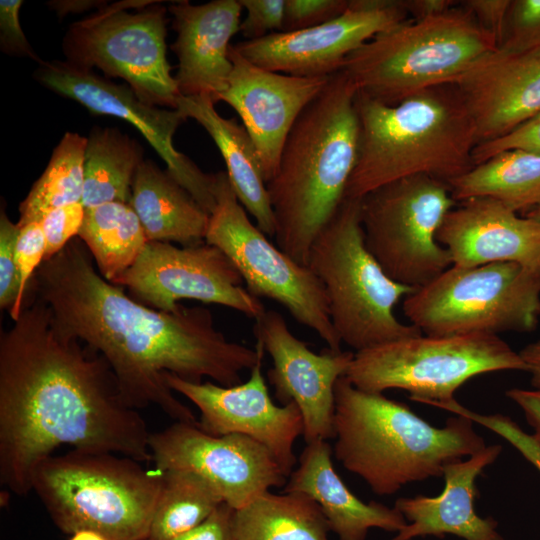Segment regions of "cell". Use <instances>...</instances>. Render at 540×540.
<instances>
[{"mask_svg": "<svg viewBox=\"0 0 540 540\" xmlns=\"http://www.w3.org/2000/svg\"><path fill=\"white\" fill-rule=\"evenodd\" d=\"M498 49L515 53L540 51V0H511Z\"/></svg>", "mask_w": 540, "mask_h": 540, "instance_id": "obj_35", "label": "cell"}, {"mask_svg": "<svg viewBox=\"0 0 540 540\" xmlns=\"http://www.w3.org/2000/svg\"><path fill=\"white\" fill-rule=\"evenodd\" d=\"M69 540H108L99 532L83 529L71 534Z\"/></svg>", "mask_w": 540, "mask_h": 540, "instance_id": "obj_48", "label": "cell"}, {"mask_svg": "<svg viewBox=\"0 0 540 540\" xmlns=\"http://www.w3.org/2000/svg\"><path fill=\"white\" fill-rule=\"evenodd\" d=\"M232 71L217 101L230 105L253 140L266 184L275 175L280 155L302 111L322 92L330 76L299 77L269 71L230 46Z\"/></svg>", "mask_w": 540, "mask_h": 540, "instance_id": "obj_20", "label": "cell"}, {"mask_svg": "<svg viewBox=\"0 0 540 540\" xmlns=\"http://www.w3.org/2000/svg\"><path fill=\"white\" fill-rule=\"evenodd\" d=\"M453 84L473 117L477 144L496 139L540 112V51L497 49Z\"/></svg>", "mask_w": 540, "mask_h": 540, "instance_id": "obj_22", "label": "cell"}, {"mask_svg": "<svg viewBox=\"0 0 540 540\" xmlns=\"http://www.w3.org/2000/svg\"><path fill=\"white\" fill-rule=\"evenodd\" d=\"M79 237L36 271L28 293L43 301L58 326L100 353L113 370L127 403L156 406L177 422L198 424L165 380L170 373L192 383L204 377L221 386L241 383V373L264 357L229 341L205 307L174 312L147 307L105 280Z\"/></svg>", "mask_w": 540, "mask_h": 540, "instance_id": "obj_2", "label": "cell"}, {"mask_svg": "<svg viewBox=\"0 0 540 540\" xmlns=\"http://www.w3.org/2000/svg\"><path fill=\"white\" fill-rule=\"evenodd\" d=\"M234 263L218 247L206 242L175 246L147 241L135 263L115 280L137 302L163 312H174L182 299L218 304L254 320L263 303L244 286Z\"/></svg>", "mask_w": 540, "mask_h": 540, "instance_id": "obj_14", "label": "cell"}, {"mask_svg": "<svg viewBox=\"0 0 540 540\" xmlns=\"http://www.w3.org/2000/svg\"><path fill=\"white\" fill-rule=\"evenodd\" d=\"M331 455L327 441L307 443L283 492L303 493L317 502L339 540H366L372 528L398 533L408 524L395 507L355 496L336 473Z\"/></svg>", "mask_w": 540, "mask_h": 540, "instance_id": "obj_25", "label": "cell"}, {"mask_svg": "<svg viewBox=\"0 0 540 540\" xmlns=\"http://www.w3.org/2000/svg\"><path fill=\"white\" fill-rule=\"evenodd\" d=\"M162 473L107 451H71L36 467L32 491L64 533L89 529L108 540H147Z\"/></svg>", "mask_w": 540, "mask_h": 540, "instance_id": "obj_6", "label": "cell"}, {"mask_svg": "<svg viewBox=\"0 0 540 540\" xmlns=\"http://www.w3.org/2000/svg\"><path fill=\"white\" fill-rule=\"evenodd\" d=\"M425 335L531 332L540 320V276L514 262L452 265L404 298Z\"/></svg>", "mask_w": 540, "mask_h": 540, "instance_id": "obj_10", "label": "cell"}, {"mask_svg": "<svg viewBox=\"0 0 540 540\" xmlns=\"http://www.w3.org/2000/svg\"><path fill=\"white\" fill-rule=\"evenodd\" d=\"M21 0L0 1V46L4 53L30 57L41 63L20 25Z\"/></svg>", "mask_w": 540, "mask_h": 540, "instance_id": "obj_42", "label": "cell"}, {"mask_svg": "<svg viewBox=\"0 0 540 540\" xmlns=\"http://www.w3.org/2000/svg\"><path fill=\"white\" fill-rule=\"evenodd\" d=\"M334 398L335 457L379 496L443 477L445 465L486 446L465 416H452L443 427H434L405 404L362 391L345 376L337 380Z\"/></svg>", "mask_w": 540, "mask_h": 540, "instance_id": "obj_4", "label": "cell"}, {"mask_svg": "<svg viewBox=\"0 0 540 540\" xmlns=\"http://www.w3.org/2000/svg\"><path fill=\"white\" fill-rule=\"evenodd\" d=\"M246 16L240 32L246 40H256L283 31L285 0H239Z\"/></svg>", "mask_w": 540, "mask_h": 540, "instance_id": "obj_41", "label": "cell"}, {"mask_svg": "<svg viewBox=\"0 0 540 540\" xmlns=\"http://www.w3.org/2000/svg\"><path fill=\"white\" fill-rule=\"evenodd\" d=\"M131 207L148 241L182 246L205 242L210 215L169 173L143 160L131 187Z\"/></svg>", "mask_w": 540, "mask_h": 540, "instance_id": "obj_27", "label": "cell"}, {"mask_svg": "<svg viewBox=\"0 0 540 540\" xmlns=\"http://www.w3.org/2000/svg\"><path fill=\"white\" fill-rule=\"evenodd\" d=\"M28 295L0 334L1 486L29 494L36 467L64 444L151 461V433L106 359L65 333L48 306Z\"/></svg>", "mask_w": 540, "mask_h": 540, "instance_id": "obj_1", "label": "cell"}, {"mask_svg": "<svg viewBox=\"0 0 540 540\" xmlns=\"http://www.w3.org/2000/svg\"><path fill=\"white\" fill-rule=\"evenodd\" d=\"M261 358L247 381L225 387L214 382L192 383L167 373L173 392L190 400L200 411L199 427L214 436L242 434L264 445L286 477L296 464L294 443L303 435L302 414L295 403L276 405L262 374Z\"/></svg>", "mask_w": 540, "mask_h": 540, "instance_id": "obj_18", "label": "cell"}, {"mask_svg": "<svg viewBox=\"0 0 540 540\" xmlns=\"http://www.w3.org/2000/svg\"><path fill=\"white\" fill-rule=\"evenodd\" d=\"M162 473V485L147 540H171L206 520L222 503L198 474L184 469Z\"/></svg>", "mask_w": 540, "mask_h": 540, "instance_id": "obj_32", "label": "cell"}, {"mask_svg": "<svg viewBox=\"0 0 540 540\" xmlns=\"http://www.w3.org/2000/svg\"><path fill=\"white\" fill-rule=\"evenodd\" d=\"M357 88L341 70L302 111L266 184L275 243L307 265L311 246L345 198L359 149Z\"/></svg>", "mask_w": 540, "mask_h": 540, "instance_id": "obj_3", "label": "cell"}, {"mask_svg": "<svg viewBox=\"0 0 540 540\" xmlns=\"http://www.w3.org/2000/svg\"><path fill=\"white\" fill-rule=\"evenodd\" d=\"M519 354L527 366L532 387L540 389V339L525 346Z\"/></svg>", "mask_w": 540, "mask_h": 540, "instance_id": "obj_47", "label": "cell"}, {"mask_svg": "<svg viewBox=\"0 0 540 540\" xmlns=\"http://www.w3.org/2000/svg\"><path fill=\"white\" fill-rule=\"evenodd\" d=\"M460 3L482 28L495 38L499 47L503 39L511 0H466Z\"/></svg>", "mask_w": 540, "mask_h": 540, "instance_id": "obj_43", "label": "cell"}, {"mask_svg": "<svg viewBox=\"0 0 540 540\" xmlns=\"http://www.w3.org/2000/svg\"><path fill=\"white\" fill-rule=\"evenodd\" d=\"M457 3L454 0H403L404 8L412 20L442 14L456 7Z\"/></svg>", "mask_w": 540, "mask_h": 540, "instance_id": "obj_46", "label": "cell"}, {"mask_svg": "<svg viewBox=\"0 0 540 540\" xmlns=\"http://www.w3.org/2000/svg\"><path fill=\"white\" fill-rule=\"evenodd\" d=\"M448 185L457 203L487 197L516 213H528L540 206V155L505 150L474 165Z\"/></svg>", "mask_w": 540, "mask_h": 540, "instance_id": "obj_28", "label": "cell"}, {"mask_svg": "<svg viewBox=\"0 0 540 540\" xmlns=\"http://www.w3.org/2000/svg\"><path fill=\"white\" fill-rule=\"evenodd\" d=\"M46 241L40 222L20 227L16 245V267L19 282L17 300L9 311L13 321L21 314L32 279L45 260Z\"/></svg>", "mask_w": 540, "mask_h": 540, "instance_id": "obj_34", "label": "cell"}, {"mask_svg": "<svg viewBox=\"0 0 540 540\" xmlns=\"http://www.w3.org/2000/svg\"><path fill=\"white\" fill-rule=\"evenodd\" d=\"M360 210L361 199L344 198L307 260L325 289L337 335L356 352L422 334L394 314L396 304L416 289L393 281L369 252Z\"/></svg>", "mask_w": 540, "mask_h": 540, "instance_id": "obj_8", "label": "cell"}, {"mask_svg": "<svg viewBox=\"0 0 540 540\" xmlns=\"http://www.w3.org/2000/svg\"><path fill=\"white\" fill-rule=\"evenodd\" d=\"M85 207L74 203L48 211L40 220L46 241L45 260L58 254L72 239L78 237Z\"/></svg>", "mask_w": 540, "mask_h": 540, "instance_id": "obj_37", "label": "cell"}, {"mask_svg": "<svg viewBox=\"0 0 540 540\" xmlns=\"http://www.w3.org/2000/svg\"><path fill=\"white\" fill-rule=\"evenodd\" d=\"M86 142L87 137L78 133L64 134L46 169L19 204V227L40 222L54 208L81 202Z\"/></svg>", "mask_w": 540, "mask_h": 540, "instance_id": "obj_33", "label": "cell"}, {"mask_svg": "<svg viewBox=\"0 0 540 540\" xmlns=\"http://www.w3.org/2000/svg\"><path fill=\"white\" fill-rule=\"evenodd\" d=\"M357 163L345 198L361 199L406 177L427 175L449 183L474 166L476 128L455 84L386 105L357 91Z\"/></svg>", "mask_w": 540, "mask_h": 540, "instance_id": "obj_5", "label": "cell"}, {"mask_svg": "<svg viewBox=\"0 0 540 540\" xmlns=\"http://www.w3.org/2000/svg\"><path fill=\"white\" fill-rule=\"evenodd\" d=\"M234 509L222 503L206 520L171 540H233Z\"/></svg>", "mask_w": 540, "mask_h": 540, "instance_id": "obj_44", "label": "cell"}, {"mask_svg": "<svg viewBox=\"0 0 540 540\" xmlns=\"http://www.w3.org/2000/svg\"><path fill=\"white\" fill-rule=\"evenodd\" d=\"M438 408L465 416L503 437L540 472V441L533 434L526 433L510 417L503 414H479L462 406L456 400L439 405Z\"/></svg>", "mask_w": 540, "mask_h": 540, "instance_id": "obj_36", "label": "cell"}, {"mask_svg": "<svg viewBox=\"0 0 540 540\" xmlns=\"http://www.w3.org/2000/svg\"><path fill=\"white\" fill-rule=\"evenodd\" d=\"M498 49L460 4L442 14L409 19L380 32L352 52L342 71L357 91L396 105L424 90L452 84Z\"/></svg>", "mask_w": 540, "mask_h": 540, "instance_id": "obj_7", "label": "cell"}, {"mask_svg": "<svg viewBox=\"0 0 540 540\" xmlns=\"http://www.w3.org/2000/svg\"><path fill=\"white\" fill-rule=\"evenodd\" d=\"M453 265L514 262L540 276V222L520 217L499 201L478 197L458 202L436 236Z\"/></svg>", "mask_w": 540, "mask_h": 540, "instance_id": "obj_21", "label": "cell"}, {"mask_svg": "<svg viewBox=\"0 0 540 540\" xmlns=\"http://www.w3.org/2000/svg\"><path fill=\"white\" fill-rule=\"evenodd\" d=\"M349 0H285L283 31H298L326 23L347 9Z\"/></svg>", "mask_w": 540, "mask_h": 540, "instance_id": "obj_39", "label": "cell"}, {"mask_svg": "<svg viewBox=\"0 0 540 540\" xmlns=\"http://www.w3.org/2000/svg\"><path fill=\"white\" fill-rule=\"evenodd\" d=\"M210 95L183 96L176 101L186 118L197 121L218 147L231 186L242 206L267 236L275 235V219L256 146L243 125L222 117Z\"/></svg>", "mask_w": 540, "mask_h": 540, "instance_id": "obj_26", "label": "cell"}, {"mask_svg": "<svg viewBox=\"0 0 540 540\" xmlns=\"http://www.w3.org/2000/svg\"><path fill=\"white\" fill-rule=\"evenodd\" d=\"M505 394L523 411L533 436L540 441V389L511 388Z\"/></svg>", "mask_w": 540, "mask_h": 540, "instance_id": "obj_45", "label": "cell"}, {"mask_svg": "<svg viewBox=\"0 0 540 540\" xmlns=\"http://www.w3.org/2000/svg\"><path fill=\"white\" fill-rule=\"evenodd\" d=\"M510 149H522L540 155V112L509 133L477 144L472 153L473 164L482 163L495 154Z\"/></svg>", "mask_w": 540, "mask_h": 540, "instance_id": "obj_40", "label": "cell"}, {"mask_svg": "<svg viewBox=\"0 0 540 540\" xmlns=\"http://www.w3.org/2000/svg\"><path fill=\"white\" fill-rule=\"evenodd\" d=\"M456 204L448 183L431 176L383 185L361 198L365 245L393 281L418 289L453 265L436 236Z\"/></svg>", "mask_w": 540, "mask_h": 540, "instance_id": "obj_11", "label": "cell"}, {"mask_svg": "<svg viewBox=\"0 0 540 540\" xmlns=\"http://www.w3.org/2000/svg\"><path fill=\"white\" fill-rule=\"evenodd\" d=\"M146 2L115 3L73 23L63 51L73 65L124 79L142 102L176 109L181 94L167 59L166 9H140Z\"/></svg>", "mask_w": 540, "mask_h": 540, "instance_id": "obj_13", "label": "cell"}, {"mask_svg": "<svg viewBox=\"0 0 540 540\" xmlns=\"http://www.w3.org/2000/svg\"><path fill=\"white\" fill-rule=\"evenodd\" d=\"M253 333L272 358L268 379L276 399L282 405L295 403L302 414L306 443L334 438V388L346 375L354 353L330 349L314 353L275 310L255 319Z\"/></svg>", "mask_w": 540, "mask_h": 540, "instance_id": "obj_19", "label": "cell"}, {"mask_svg": "<svg viewBox=\"0 0 540 540\" xmlns=\"http://www.w3.org/2000/svg\"><path fill=\"white\" fill-rule=\"evenodd\" d=\"M142 161V148L134 139L115 128H93L85 148L82 205L129 204L132 182Z\"/></svg>", "mask_w": 540, "mask_h": 540, "instance_id": "obj_30", "label": "cell"}, {"mask_svg": "<svg viewBox=\"0 0 540 540\" xmlns=\"http://www.w3.org/2000/svg\"><path fill=\"white\" fill-rule=\"evenodd\" d=\"M78 237L110 283L135 263L148 241L137 214L123 202L85 208Z\"/></svg>", "mask_w": 540, "mask_h": 540, "instance_id": "obj_31", "label": "cell"}, {"mask_svg": "<svg viewBox=\"0 0 540 540\" xmlns=\"http://www.w3.org/2000/svg\"><path fill=\"white\" fill-rule=\"evenodd\" d=\"M155 469L192 471L220 494L224 503L239 509L287 477L271 452L242 434L214 436L198 424L175 421L149 437Z\"/></svg>", "mask_w": 540, "mask_h": 540, "instance_id": "obj_16", "label": "cell"}, {"mask_svg": "<svg viewBox=\"0 0 540 540\" xmlns=\"http://www.w3.org/2000/svg\"><path fill=\"white\" fill-rule=\"evenodd\" d=\"M242 9L239 0L169 5L177 32L171 46L178 58L174 79L181 95H210L216 102L227 88L232 71L230 40L240 31Z\"/></svg>", "mask_w": 540, "mask_h": 540, "instance_id": "obj_23", "label": "cell"}, {"mask_svg": "<svg viewBox=\"0 0 540 540\" xmlns=\"http://www.w3.org/2000/svg\"><path fill=\"white\" fill-rule=\"evenodd\" d=\"M35 78L94 114L118 117L133 125L165 162L168 173L211 215L216 205L215 175L203 172L175 148L173 136L187 119L178 109L146 104L129 86L115 84L68 61H42Z\"/></svg>", "mask_w": 540, "mask_h": 540, "instance_id": "obj_15", "label": "cell"}, {"mask_svg": "<svg viewBox=\"0 0 540 540\" xmlns=\"http://www.w3.org/2000/svg\"><path fill=\"white\" fill-rule=\"evenodd\" d=\"M20 232L17 223H12L5 209L0 213V307L11 310L19 292L16 267V245Z\"/></svg>", "mask_w": 540, "mask_h": 540, "instance_id": "obj_38", "label": "cell"}, {"mask_svg": "<svg viewBox=\"0 0 540 540\" xmlns=\"http://www.w3.org/2000/svg\"><path fill=\"white\" fill-rule=\"evenodd\" d=\"M216 205L209 217L205 242L218 247L240 272L246 289L287 309L300 324L315 331L332 351L341 340L331 321L325 289L307 266L269 241L248 218L226 171L214 174Z\"/></svg>", "mask_w": 540, "mask_h": 540, "instance_id": "obj_12", "label": "cell"}, {"mask_svg": "<svg viewBox=\"0 0 540 540\" xmlns=\"http://www.w3.org/2000/svg\"><path fill=\"white\" fill-rule=\"evenodd\" d=\"M525 216L540 222V206L526 213Z\"/></svg>", "mask_w": 540, "mask_h": 540, "instance_id": "obj_49", "label": "cell"}, {"mask_svg": "<svg viewBox=\"0 0 540 540\" xmlns=\"http://www.w3.org/2000/svg\"><path fill=\"white\" fill-rule=\"evenodd\" d=\"M502 450L500 444L486 445L466 460L445 465L444 489L438 496L398 498L394 507L408 524L391 540L443 538L445 535L464 540H504L497 529L498 522L492 517H480L474 508L478 494L475 480L484 468L497 460Z\"/></svg>", "mask_w": 540, "mask_h": 540, "instance_id": "obj_24", "label": "cell"}, {"mask_svg": "<svg viewBox=\"0 0 540 540\" xmlns=\"http://www.w3.org/2000/svg\"><path fill=\"white\" fill-rule=\"evenodd\" d=\"M503 370L527 372V366L498 335L422 333L354 353L345 377L365 392L401 389L411 400L437 407L456 400L469 379Z\"/></svg>", "mask_w": 540, "mask_h": 540, "instance_id": "obj_9", "label": "cell"}, {"mask_svg": "<svg viewBox=\"0 0 540 540\" xmlns=\"http://www.w3.org/2000/svg\"><path fill=\"white\" fill-rule=\"evenodd\" d=\"M329 531L318 503L297 492L266 491L232 517L233 540H329Z\"/></svg>", "mask_w": 540, "mask_h": 540, "instance_id": "obj_29", "label": "cell"}, {"mask_svg": "<svg viewBox=\"0 0 540 540\" xmlns=\"http://www.w3.org/2000/svg\"><path fill=\"white\" fill-rule=\"evenodd\" d=\"M403 0H349L340 16L311 28L274 32L233 47L253 64L299 77L331 76L374 36L409 20Z\"/></svg>", "mask_w": 540, "mask_h": 540, "instance_id": "obj_17", "label": "cell"}]
</instances>
